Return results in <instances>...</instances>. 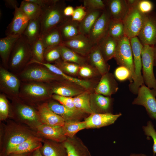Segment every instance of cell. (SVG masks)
Segmentation results:
<instances>
[{
    "label": "cell",
    "instance_id": "ac0fdd59",
    "mask_svg": "<svg viewBox=\"0 0 156 156\" xmlns=\"http://www.w3.org/2000/svg\"><path fill=\"white\" fill-rule=\"evenodd\" d=\"M121 115L120 113L116 114L93 113L85 118L84 121L87 129L99 128L114 124Z\"/></svg>",
    "mask_w": 156,
    "mask_h": 156
},
{
    "label": "cell",
    "instance_id": "484cf974",
    "mask_svg": "<svg viewBox=\"0 0 156 156\" xmlns=\"http://www.w3.org/2000/svg\"><path fill=\"white\" fill-rule=\"evenodd\" d=\"M86 57L87 63L96 69L101 76L109 72L110 66L103 58L97 45L94 46Z\"/></svg>",
    "mask_w": 156,
    "mask_h": 156
},
{
    "label": "cell",
    "instance_id": "4316f807",
    "mask_svg": "<svg viewBox=\"0 0 156 156\" xmlns=\"http://www.w3.org/2000/svg\"><path fill=\"white\" fill-rule=\"evenodd\" d=\"M104 1L111 19L123 21L129 9L126 0Z\"/></svg>",
    "mask_w": 156,
    "mask_h": 156
},
{
    "label": "cell",
    "instance_id": "816d5d0a",
    "mask_svg": "<svg viewBox=\"0 0 156 156\" xmlns=\"http://www.w3.org/2000/svg\"><path fill=\"white\" fill-rule=\"evenodd\" d=\"M87 14L86 10L83 5L77 6L74 8L73 13L71 17L72 20L80 23Z\"/></svg>",
    "mask_w": 156,
    "mask_h": 156
},
{
    "label": "cell",
    "instance_id": "ee69618b",
    "mask_svg": "<svg viewBox=\"0 0 156 156\" xmlns=\"http://www.w3.org/2000/svg\"><path fill=\"white\" fill-rule=\"evenodd\" d=\"M10 103L3 94H0V121L4 122L8 118Z\"/></svg>",
    "mask_w": 156,
    "mask_h": 156
},
{
    "label": "cell",
    "instance_id": "5b68a950",
    "mask_svg": "<svg viewBox=\"0 0 156 156\" xmlns=\"http://www.w3.org/2000/svg\"><path fill=\"white\" fill-rule=\"evenodd\" d=\"M32 59L31 45L22 34L14 44L10 56L8 68L12 73H20Z\"/></svg>",
    "mask_w": 156,
    "mask_h": 156
},
{
    "label": "cell",
    "instance_id": "d590c367",
    "mask_svg": "<svg viewBox=\"0 0 156 156\" xmlns=\"http://www.w3.org/2000/svg\"><path fill=\"white\" fill-rule=\"evenodd\" d=\"M91 92L86 90L73 97L74 103L77 109L88 115L93 113L90 105Z\"/></svg>",
    "mask_w": 156,
    "mask_h": 156
},
{
    "label": "cell",
    "instance_id": "6f0895ef",
    "mask_svg": "<svg viewBox=\"0 0 156 156\" xmlns=\"http://www.w3.org/2000/svg\"><path fill=\"white\" fill-rule=\"evenodd\" d=\"M40 148L36 150L34 152L32 156H43L40 152Z\"/></svg>",
    "mask_w": 156,
    "mask_h": 156
},
{
    "label": "cell",
    "instance_id": "f546056e",
    "mask_svg": "<svg viewBox=\"0 0 156 156\" xmlns=\"http://www.w3.org/2000/svg\"><path fill=\"white\" fill-rule=\"evenodd\" d=\"M118 42V41L107 34L96 45L107 62L114 58Z\"/></svg>",
    "mask_w": 156,
    "mask_h": 156
},
{
    "label": "cell",
    "instance_id": "f1b7e54d",
    "mask_svg": "<svg viewBox=\"0 0 156 156\" xmlns=\"http://www.w3.org/2000/svg\"><path fill=\"white\" fill-rule=\"evenodd\" d=\"M40 150L43 156H67L62 142L44 139Z\"/></svg>",
    "mask_w": 156,
    "mask_h": 156
},
{
    "label": "cell",
    "instance_id": "83f0119b",
    "mask_svg": "<svg viewBox=\"0 0 156 156\" xmlns=\"http://www.w3.org/2000/svg\"><path fill=\"white\" fill-rule=\"evenodd\" d=\"M20 36H8L0 38V57L3 66L7 69L13 48L16 42Z\"/></svg>",
    "mask_w": 156,
    "mask_h": 156
},
{
    "label": "cell",
    "instance_id": "9f6ffc18",
    "mask_svg": "<svg viewBox=\"0 0 156 156\" xmlns=\"http://www.w3.org/2000/svg\"><path fill=\"white\" fill-rule=\"evenodd\" d=\"M34 152L20 154H10L7 156H32Z\"/></svg>",
    "mask_w": 156,
    "mask_h": 156
},
{
    "label": "cell",
    "instance_id": "5bb4252c",
    "mask_svg": "<svg viewBox=\"0 0 156 156\" xmlns=\"http://www.w3.org/2000/svg\"><path fill=\"white\" fill-rule=\"evenodd\" d=\"M138 37L143 45L153 46L156 43V12L153 11L145 15Z\"/></svg>",
    "mask_w": 156,
    "mask_h": 156
},
{
    "label": "cell",
    "instance_id": "ffe728a7",
    "mask_svg": "<svg viewBox=\"0 0 156 156\" xmlns=\"http://www.w3.org/2000/svg\"><path fill=\"white\" fill-rule=\"evenodd\" d=\"M118 89V84L114 75L109 72L101 76L93 92L105 96H111Z\"/></svg>",
    "mask_w": 156,
    "mask_h": 156
},
{
    "label": "cell",
    "instance_id": "3957f363",
    "mask_svg": "<svg viewBox=\"0 0 156 156\" xmlns=\"http://www.w3.org/2000/svg\"><path fill=\"white\" fill-rule=\"evenodd\" d=\"M52 95L46 83L34 82H21L19 99L35 108L38 105L51 99Z\"/></svg>",
    "mask_w": 156,
    "mask_h": 156
},
{
    "label": "cell",
    "instance_id": "2e32d148",
    "mask_svg": "<svg viewBox=\"0 0 156 156\" xmlns=\"http://www.w3.org/2000/svg\"><path fill=\"white\" fill-rule=\"evenodd\" d=\"M49 108L53 112L62 117L64 121H81L89 115L79 110L69 109L52 98L46 102Z\"/></svg>",
    "mask_w": 156,
    "mask_h": 156
},
{
    "label": "cell",
    "instance_id": "d4e9b609",
    "mask_svg": "<svg viewBox=\"0 0 156 156\" xmlns=\"http://www.w3.org/2000/svg\"><path fill=\"white\" fill-rule=\"evenodd\" d=\"M36 132L40 137L59 142H63L67 137L64 135L62 127L49 126L42 124L37 128Z\"/></svg>",
    "mask_w": 156,
    "mask_h": 156
},
{
    "label": "cell",
    "instance_id": "8992f818",
    "mask_svg": "<svg viewBox=\"0 0 156 156\" xmlns=\"http://www.w3.org/2000/svg\"><path fill=\"white\" fill-rule=\"evenodd\" d=\"M19 78L23 82L46 83L62 79L45 67L36 63L28 65L19 73Z\"/></svg>",
    "mask_w": 156,
    "mask_h": 156
},
{
    "label": "cell",
    "instance_id": "44dd1931",
    "mask_svg": "<svg viewBox=\"0 0 156 156\" xmlns=\"http://www.w3.org/2000/svg\"><path fill=\"white\" fill-rule=\"evenodd\" d=\"M31 63L42 65L62 78L77 83L91 92H94V88L97 84L93 82L84 80L68 75L63 72L54 64L45 62H40L34 60H32Z\"/></svg>",
    "mask_w": 156,
    "mask_h": 156
},
{
    "label": "cell",
    "instance_id": "d6986e66",
    "mask_svg": "<svg viewBox=\"0 0 156 156\" xmlns=\"http://www.w3.org/2000/svg\"><path fill=\"white\" fill-rule=\"evenodd\" d=\"M62 44L86 57L94 46L88 37L81 34L69 40L63 41Z\"/></svg>",
    "mask_w": 156,
    "mask_h": 156
},
{
    "label": "cell",
    "instance_id": "680465c9",
    "mask_svg": "<svg viewBox=\"0 0 156 156\" xmlns=\"http://www.w3.org/2000/svg\"><path fill=\"white\" fill-rule=\"evenodd\" d=\"M154 55V65L156 67V43L153 46Z\"/></svg>",
    "mask_w": 156,
    "mask_h": 156
},
{
    "label": "cell",
    "instance_id": "7dc6e473",
    "mask_svg": "<svg viewBox=\"0 0 156 156\" xmlns=\"http://www.w3.org/2000/svg\"><path fill=\"white\" fill-rule=\"evenodd\" d=\"M83 6L86 11L100 10L103 11L106 9V5L104 0H83Z\"/></svg>",
    "mask_w": 156,
    "mask_h": 156
},
{
    "label": "cell",
    "instance_id": "ab89813d",
    "mask_svg": "<svg viewBox=\"0 0 156 156\" xmlns=\"http://www.w3.org/2000/svg\"><path fill=\"white\" fill-rule=\"evenodd\" d=\"M62 127L64 134L67 138L73 137L79 131L87 129L86 124L84 120L64 121Z\"/></svg>",
    "mask_w": 156,
    "mask_h": 156
},
{
    "label": "cell",
    "instance_id": "f35d334b",
    "mask_svg": "<svg viewBox=\"0 0 156 156\" xmlns=\"http://www.w3.org/2000/svg\"><path fill=\"white\" fill-rule=\"evenodd\" d=\"M40 37L45 49L58 46L62 44V40L58 28Z\"/></svg>",
    "mask_w": 156,
    "mask_h": 156
},
{
    "label": "cell",
    "instance_id": "52a82bcc",
    "mask_svg": "<svg viewBox=\"0 0 156 156\" xmlns=\"http://www.w3.org/2000/svg\"><path fill=\"white\" fill-rule=\"evenodd\" d=\"M21 81L19 77L14 73L0 66V91L11 101L19 99Z\"/></svg>",
    "mask_w": 156,
    "mask_h": 156
},
{
    "label": "cell",
    "instance_id": "e0dca14e",
    "mask_svg": "<svg viewBox=\"0 0 156 156\" xmlns=\"http://www.w3.org/2000/svg\"><path fill=\"white\" fill-rule=\"evenodd\" d=\"M13 14L12 19L6 28L5 35L19 37L23 34L30 19L19 7L16 8Z\"/></svg>",
    "mask_w": 156,
    "mask_h": 156
},
{
    "label": "cell",
    "instance_id": "277c9868",
    "mask_svg": "<svg viewBox=\"0 0 156 156\" xmlns=\"http://www.w3.org/2000/svg\"><path fill=\"white\" fill-rule=\"evenodd\" d=\"M8 119L26 125L36 131L42 124L36 109L19 99L11 101Z\"/></svg>",
    "mask_w": 156,
    "mask_h": 156
},
{
    "label": "cell",
    "instance_id": "ba28073f",
    "mask_svg": "<svg viewBox=\"0 0 156 156\" xmlns=\"http://www.w3.org/2000/svg\"><path fill=\"white\" fill-rule=\"evenodd\" d=\"M137 2L135 5L129 7L128 10L123 20L125 36L129 39L138 37L142 28L145 19V15L142 13L136 7Z\"/></svg>",
    "mask_w": 156,
    "mask_h": 156
},
{
    "label": "cell",
    "instance_id": "4dcf8cb0",
    "mask_svg": "<svg viewBox=\"0 0 156 156\" xmlns=\"http://www.w3.org/2000/svg\"><path fill=\"white\" fill-rule=\"evenodd\" d=\"M43 140V139L40 136L30 138L14 148L9 154H23L34 152L41 147Z\"/></svg>",
    "mask_w": 156,
    "mask_h": 156
},
{
    "label": "cell",
    "instance_id": "b9f144b4",
    "mask_svg": "<svg viewBox=\"0 0 156 156\" xmlns=\"http://www.w3.org/2000/svg\"><path fill=\"white\" fill-rule=\"evenodd\" d=\"M54 64L64 73L73 77H77L80 65L65 62L61 59L54 63Z\"/></svg>",
    "mask_w": 156,
    "mask_h": 156
},
{
    "label": "cell",
    "instance_id": "1f68e13d",
    "mask_svg": "<svg viewBox=\"0 0 156 156\" xmlns=\"http://www.w3.org/2000/svg\"><path fill=\"white\" fill-rule=\"evenodd\" d=\"M63 41L69 40L81 34L79 22L73 21L68 17L58 28Z\"/></svg>",
    "mask_w": 156,
    "mask_h": 156
},
{
    "label": "cell",
    "instance_id": "30bf717a",
    "mask_svg": "<svg viewBox=\"0 0 156 156\" xmlns=\"http://www.w3.org/2000/svg\"><path fill=\"white\" fill-rule=\"evenodd\" d=\"M136 78L135 81L129 85L130 91L133 94H137L140 87L144 83L141 73L142 69L141 53L143 45L138 37L130 38Z\"/></svg>",
    "mask_w": 156,
    "mask_h": 156
},
{
    "label": "cell",
    "instance_id": "681fc988",
    "mask_svg": "<svg viewBox=\"0 0 156 156\" xmlns=\"http://www.w3.org/2000/svg\"><path fill=\"white\" fill-rule=\"evenodd\" d=\"M144 133L148 137H151L153 141V155L156 153V131L151 121H148L146 125L143 127Z\"/></svg>",
    "mask_w": 156,
    "mask_h": 156
},
{
    "label": "cell",
    "instance_id": "74e56055",
    "mask_svg": "<svg viewBox=\"0 0 156 156\" xmlns=\"http://www.w3.org/2000/svg\"><path fill=\"white\" fill-rule=\"evenodd\" d=\"M19 8L30 20L39 18L42 10L37 4L29 0H24L21 1Z\"/></svg>",
    "mask_w": 156,
    "mask_h": 156
},
{
    "label": "cell",
    "instance_id": "7c38bea8",
    "mask_svg": "<svg viewBox=\"0 0 156 156\" xmlns=\"http://www.w3.org/2000/svg\"><path fill=\"white\" fill-rule=\"evenodd\" d=\"M137 94L132 104L144 106L149 117L156 120V91L144 84L139 88Z\"/></svg>",
    "mask_w": 156,
    "mask_h": 156
},
{
    "label": "cell",
    "instance_id": "8d00e7d4",
    "mask_svg": "<svg viewBox=\"0 0 156 156\" xmlns=\"http://www.w3.org/2000/svg\"><path fill=\"white\" fill-rule=\"evenodd\" d=\"M40 30L39 18L30 20L23 34L31 45L40 37Z\"/></svg>",
    "mask_w": 156,
    "mask_h": 156
},
{
    "label": "cell",
    "instance_id": "603a6c76",
    "mask_svg": "<svg viewBox=\"0 0 156 156\" xmlns=\"http://www.w3.org/2000/svg\"><path fill=\"white\" fill-rule=\"evenodd\" d=\"M62 143L67 156H91L87 147L76 135L72 138H67Z\"/></svg>",
    "mask_w": 156,
    "mask_h": 156
},
{
    "label": "cell",
    "instance_id": "836d02e7",
    "mask_svg": "<svg viewBox=\"0 0 156 156\" xmlns=\"http://www.w3.org/2000/svg\"><path fill=\"white\" fill-rule=\"evenodd\" d=\"M61 59L64 61L81 66L87 63L86 57L78 54L70 49L62 45L58 46Z\"/></svg>",
    "mask_w": 156,
    "mask_h": 156
},
{
    "label": "cell",
    "instance_id": "7bdbcfd3",
    "mask_svg": "<svg viewBox=\"0 0 156 156\" xmlns=\"http://www.w3.org/2000/svg\"><path fill=\"white\" fill-rule=\"evenodd\" d=\"M32 59L40 62H44L45 48L40 37L31 45Z\"/></svg>",
    "mask_w": 156,
    "mask_h": 156
},
{
    "label": "cell",
    "instance_id": "db71d44e",
    "mask_svg": "<svg viewBox=\"0 0 156 156\" xmlns=\"http://www.w3.org/2000/svg\"><path fill=\"white\" fill-rule=\"evenodd\" d=\"M74 9V8L71 5L66 6L63 10L64 15L66 17H71L73 13Z\"/></svg>",
    "mask_w": 156,
    "mask_h": 156
},
{
    "label": "cell",
    "instance_id": "d6a6232c",
    "mask_svg": "<svg viewBox=\"0 0 156 156\" xmlns=\"http://www.w3.org/2000/svg\"><path fill=\"white\" fill-rule=\"evenodd\" d=\"M103 11L100 10L87 11L86 15L79 23V31L81 34L88 37L91 28L101 14Z\"/></svg>",
    "mask_w": 156,
    "mask_h": 156
},
{
    "label": "cell",
    "instance_id": "f6af8a7d",
    "mask_svg": "<svg viewBox=\"0 0 156 156\" xmlns=\"http://www.w3.org/2000/svg\"><path fill=\"white\" fill-rule=\"evenodd\" d=\"M61 59V56L58 46L47 48L44 54V62L51 63H54Z\"/></svg>",
    "mask_w": 156,
    "mask_h": 156
},
{
    "label": "cell",
    "instance_id": "7402d4cb",
    "mask_svg": "<svg viewBox=\"0 0 156 156\" xmlns=\"http://www.w3.org/2000/svg\"><path fill=\"white\" fill-rule=\"evenodd\" d=\"M114 99L94 92L90 93V105L94 113H111Z\"/></svg>",
    "mask_w": 156,
    "mask_h": 156
},
{
    "label": "cell",
    "instance_id": "f5cc1de1",
    "mask_svg": "<svg viewBox=\"0 0 156 156\" xmlns=\"http://www.w3.org/2000/svg\"><path fill=\"white\" fill-rule=\"evenodd\" d=\"M5 6L8 8L15 9L16 7H18L19 3L16 0H4Z\"/></svg>",
    "mask_w": 156,
    "mask_h": 156
},
{
    "label": "cell",
    "instance_id": "f907efd6",
    "mask_svg": "<svg viewBox=\"0 0 156 156\" xmlns=\"http://www.w3.org/2000/svg\"><path fill=\"white\" fill-rule=\"evenodd\" d=\"M52 98L69 109L73 110H78L75 106L73 97L53 94L52 95Z\"/></svg>",
    "mask_w": 156,
    "mask_h": 156
},
{
    "label": "cell",
    "instance_id": "cb8c5ba5",
    "mask_svg": "<svg viewBox=\"0 0 156 156\" xmlns=\"http://www.w3.org/2000/svg\"><path fill=\"white\" fill-rule=\"evenodd\" d=\"M35 108L42 124L55 126L64 125V121L63 119L51 111L48 107L46 102L38 105Z\"/></svg>",
    "mask_w": 156,
    "mask_h": 156
},
{
    "label": "cell",
    "instance_id": "60d3db41",
    "mask_svg": "<svg viewBox=\"0 0 156 156\" xmlns=\"http://www.w3.org/2000/svg\"><path fill=\"white\" fill-rule=\"evenodd\" d=\"M107 34L118 41L124 37V27L123 21L111 19Z\"/></svg>",
    "mask_w": 156,
    "mask_h": 156
},
{
    "label": "cell",
    "instance_id": "bcb514c9",
    "mask_svg": "<svg viewBox=\"0 0 156 156\" xmlns=\"http://www.w3.org/2000/svg\"><path fill=\"white\" fill-rule=\"evenodd\" d=\"M114 76L117 79L122 81L127 80L130 83L133 82V79L130 70L126 67L123 66H119L115 70Z\"/></svg>",
    "mask_w": 156,
    "mask_h": 156
},
{
    "label": "cell",
    "instance_id": "9c48e42d",
    "mask_svg": "<svg viewBox=\"0 0 156 156\" xmlns=\"http://www.w3.org/2000/svg\"><path fill=\"white\" fill-rule=\"evenodd\" d=\"M114 58L119 66H123L130 70L133 79L136 78L133 58L130 39L124 36L118 41Z\"/></svg>",
    "mask_w": 156,
    "mask_h": 156
},
{
    "label": "cell",
    "instance_id": "8fae6325",
    "mask_svg": "<svg viewBox=\"0 0 156 156\" xmlns=\"http://www.w3.org/2000/svg\"><path fill=\"white\" fill-rule=\"evenodd\" d=\"M142 78L147 87L156 91V79L153 72L154 55L153 46L143 45L142 51Z\"/></svg>",
    "mask_w": 156,
    "mask_h": 156
},
{
    "label": "cell",
    "instance_id": "4fadbf2b",
    "mask_svg": "<svg viewBox=\"0 0 156 156\" xmlns=\"http://www.w3.org/2000/svg\"><path fill=\"white\" fill-rule=\"evenodd\" d=\"M46 84L52 95L73 97L88 90L77 83L63 79Z\"/></svg>",
    "mask_w": 156,
    "mask_h": 156
},
{
    "label": "cell",
    "instance_id": "9a60e30c",
    "mask_svg": "<svg viewBox=\"0 0 156 156\" xmlns=\"http://www.w3.org/2000/svg\"><path fill=\"white\" fill-rule=\"evenodd\" d=\"M111 19L108 12L105 9L93 25L88 36L93 46L96 45L107 34Z\"/></svg>",
    "mask_w": 156,
    "mask_h": 156
},
{
    "label": "cell",
    "instance_id": "7a4b0ae2",
    "mask_svg": "<svg viewBox=\"0 0 156 156\" xmlns=\"http://www.w3.org/2000/svg\"><path fill=\"white\" fill-rule=\"evenodd\" d=\"M66 6L65 0H51L49 3L41 8L42 11L39 18L40 37L58 28L68 17L63 14V10Z\"/></svg>",
    "mask_w": 156,
    "mask_h": 156
},
{
    "label": "cell",
    "instance_id": "e575fe53",
    "mask_svg": "<svg viewBox=\"0 0 156 156\" xmlns=\"http://www.w3.org/2000/svg\"><path fill=\"white\" fill-rule=\"evenodd\" d=\"M101 76L96 69L87 63L80 66L77 78L98 83Z\"/></svg>",
    "mask_w": 156,
    "mask_h": 156
},
{
    "label": "cell",
    "instance_id": "91938a15",
    "mask_svg": "<svg viewBox=\"0 0 156 156\" xmlns=\"http://www.w3.org/2000/svg\"><path fill=\"white\" fill-rule=\"evenodd\" d=\"M129 156H146V155L143 154H135L132 153Z\"/></svg>",
    "mask_w": 156,
    "mask_h": 156
},
{
    "label": "cell",
    "instance_id": "11a10c76",
    "mask_svg": "<svg viewBox=\"0 0 156 156\" xmlns=\"http://www.w3.org/2000/svg\"><path fill=\"white\" fill-rule=\"evenodd\" d=\"M30 1L34 2L42 8L49 3L51 0H29Z\"/></svg>",
    "mask_w": 156,
    "mask_h": 156
},
{
    "label": "cell",
    "instance_id": "c3c4849f",
    "mask_svg": "<svg viewBox=\"0 0 156 156\" xmlns=\"http://www.w3.org/2000/svg\"><path fill=\"white\" fill-rule=\"evenodd\" d=\"M136 5L139 11L144 15L152 12L154 9V3L149 0H138Z\"/></svg>",
    "mask_w": 156,
    "mask_h": 156
},
{
    "label": "cell",
    "instance_id": "6da1fadb",
    "mask_svg": "<svg viewBox=\"0 0 156 156\" xmlns=\"http://www.w3.org/2000/svg\"><path fill=\"white\" fill-rule=\"evenodd\" d=\"M4 122H0V156H7L26 140L39 136L36 131L26 125L9 119Z\"/></svg>",
    "mask_w": 156,
    "mask_h": 156
}]
</instances>
